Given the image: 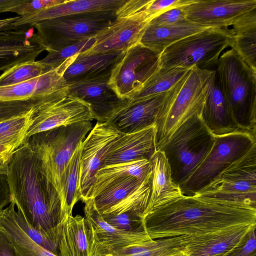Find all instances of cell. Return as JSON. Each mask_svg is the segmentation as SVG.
<instances>
[{
  "label": "cell",
  "instance_id": "obj_1",
  "mask_svg": "<svg viewBox=\"0 0 256 256\" xmlns=\"http://www.w3.org/2000/svg\"><path fill=\"white\" fill-rule=\"evenodd\" d=\"M142 221L148 236L156 240L255 224L256 209L196 195H182L152 211Z\"/></svg>",
  "mask_w": 256,
  "mask_h": 256
},
{
  "label": "cell",
  "instance_id": "obj_2",
  "mask_svg": "<svg viewBox=\"0 0 256 256\" xmlns=\"http://www.w3.org/2000/svg\"><path fill=\"white\" fill-rule=\"evenodd\" d=\"M12 200L28 224L57 250L61 200L27 139L15 151L7 170Z\"/></svg>",
  "mask_w": 256,
  "mask_h": 256
},
{
  "label": "cell",
  "instance_id": "obj_3",
  "mask_svg": "<svg viewBox=\"0 0 256 256\" xmlns=\"http://www.w3.org/2000/svg\"><path fill=\"white\" fill-rule=\"evenodd\" d=\"M216 68L235 124L256 137V70L232 48L220 55Z\"/></svg>",
  "mask_w": 256,
  "mask_h": 256
},
{
  "label": "cell",
  "instance_id": "obj_4",
  "mask_svg": "<svg viewBox=\"0 0 256 256\" xmlns=\"http://www.w3.org/2000/svg\"><path fill=\"white\" fill-rule=\"evenodd\" d=\"M91 121L63 126L27 138L44 174L62 199L68 164L74 150L92 130Z\"/></svg>",
  "mask_w": 256,
  "mask_h": 256
},
{
  "label": "cell",
  "instance_id": "obj_5",
  "mask_svg": "<svg viewBox=\"0 0 256 256\" xmlns=\"http://www.w3.org/2000/svg\"><path fill=\"white\" fill-rule=\"evenodd\" d=\"M204 102V70L194 67L166 94L154 124L156 150L186 120L201 116Z\"/></svg>",
  "mask_w": 256,
  "mask_h": 256
},
{
  "label": "cell",
  "instance_id": "obj_6",
  "mask_svg": "<svg viewBox=\"0 0 256 256\" xmlns=\"http://www.w3.org/2000/svg\"><path fill=\"white\" fill-rule=\"evenodd\" d=\"M230 28H210L185 37L166 48L159 56L160 68L214 70L220 55L232 46Z\"/></svg>",
  "mask_w": 256,
  "mask_h": 256
},
{
  "label": "cell",
  "instance_id": "obj_7",
  "mask_svg": "<svg viewBox=\"0 0 256 256\" xmlns=\"http://www.w3.org/2000/svg\"><path fill=\"white\" fill-rule=\"evenodd\" d=\"M214 134L200 115H194L184 122L160 150L170 164L173 182L180 186L210 150Z\"/></svg>",
  "mask_w": 256,
  "mask_h": 256
},
{
  "label": "cell",
  "instance_id": "obj_8",
  "mask_svg": "<svg viewBox=\"0 0 256 256\" xmlns=\"http://www.w3.org/2000/svg\"><path fill=\"white\" fill-rule=\"evenodd\" d=\"M194 195L256 209V144Z\"/></svg>",
  "mask_w": 256,
  "mask_h": 256
},
{
  "label": "cell",
  "instance_id": "obj_9",
  "mask_svg": "<svg viewBox=\"0 0 256 256\" xmlns=\"http://www.w3.org/2000/svg\"><path fill=\"white\" fill-rule=\"evenodd\" d=\"M214 136L208 152L179 186L182 195L199 192L256 144V137L241 130Z\"/></svg>",
  "mask_w": 256,
  "mask_h": 256
},
{
  "label": "cell",
  "instance_id": "obj_10",
  "mask_svg": "<svg viewBox=\"0 0 256 256\" xmlns=\"http://www.w3.org/2000/svg\"><path fill=\"white\" fill-rule=\"evenodd\" d=\"M116 12L60 16L40 22L33 26L37 30L36 36L48 52L95 37L114 20Z\"/></svg>",
  "mask_w": 256,
  "mask_h": 256
},
{
  "label": "cell",
  "instance_id": "obj_11",
  "mask_svg": "<svg viewBox=\"0 0 256 256\" xmlns=\"http://www.w3.org/2000/svg\"><path fill=\"white\" fill-rule=\"evenodd\" d=\"M152 0H126L116 10L114 20L95 36L88 54L125 52L140 43L150 21L146 11Z\"/></svg>",
  "mask_w": 256,
  "mask_h": 256
},
{
  "label": "cell",
  "instance_id": "obj_12",
  "mask_svg": "<svg viewBox=\"0 0 256 256\" xmlns=\"http://www.w3.org/2000/svg\"><path fill=\"white\" fill-rule=\"evenodd\" d=\"M34 110L26 139L61 126L94 120L88 106L70 96L66 86L42 98L34 105Z\"/></svg>",
  "mask_w": 256,
  "mask_h": 256
},
{
  "label": "cell",
  "instance_id": "obj_13",
  "mask_svg": "<svg viewBox=\"0 0 256 256\" xmlns=\"http://www.w3.org/2000/svg\"><path fill=\"white\" fill-rule=\"evenodd\" d=\"M159 55L140 43L128 49L112 68L108 84L120 98L131 100L160 68Z\"/></svg>",
  "mask_w": 256,
  "mask_h": 256
},
{
  "label": "cell",
  "instance_id": "obj_14",
  "mask_svg": "<svg viewBox=\"0 0 256 256\" xmlns=\"http://www.w3.org/2000/svg\"><path fill=\"white\" fill-rule=\"evenodd\" d=\"M123 134L110 122H97L82 142L80 166V192L84 202L91 198L97 172Z\"/></svg>",
  "mask_w": 256,
  "mask_h": 256
},
{
  "label": "cell",
  "instance_id": "obj_15",
  "mask_svg": "<svg viewBox=\"0 0 256 256\" xmlns=\"http://www.w3.org/2000/svg\"><path fill=\"white\" fill-rule=\"evenodd\" d=\"M110 74L108 72L66 83L68 94L86 104L97 122H108L127 100L120 98L110 86Z\"/></svg>",
  "mask_w": 256,
  "mask_h": 256
},
{
  "label": "cell",
  "instance_id": "obj_16",
  "mask_svg": "<svg viewBox=\"0 0 256 256\" xmlns=\"http://www.w3.org/2000/svg\"><path fill=\"white\" fill-rule=\"evenodd\" d=\"M255 8L256 0H193L182 6L189 22L220 28H228L242 15Z\"/></svg>",
  "mask_w": 256,
  "mask_h": 256
},
{
  "label": "cell",
  "instance_id": "obj_17",
  "mask_svg": "<svg viewBox=\"0 0 256 256\" xmlns=\"http://www.w3.org/2000/svg\"><path fill=\"white\" fill-rule=\"evenodd\" d=\"M204 74L205 102L201 114L204 122L216 136L240 130L233 120L216 70H204Z\"/></svg>",
  "mask_w": 256,
  "mask_h": 256
},
{
  "label": "cell",
  "instance_id": "obj_18",
  "mask_svg": "<svg viewBox=\"0 0 256 256\" xmlns=\"http://www.w3.org/2000/svg\"><path fill=\"white\" fill-rule=\"evenodd\" d=\"M84 202V217L90 229L91 250L119 248L152 240L146 232H126L108 223L96 210L92 198Z\"/></svg>",
  "mask_w": 256,
  "mask_h": 256
},
{
  "label": "cell",
  "instance_id": "obj_19",
  "mask_svg": "<svg viewBox=\"0 0 256 256\" xmlns=\"http://www.w3.org/2000/svg\"><path fill=\"white\" fill-rule=\"evenodd\" d=\"M166 92L140 100H126L108 122L123 134L154 125Z\"/></svg>",
  "mask_w": 256,
  "mask_h": 256
},
{
  "label": "cell",
  "instance_id": "obj_20",
  "mask_svg": "<svg viewBox=\"0 0 256 256\" xmlns=\"http://www.w3.org/2000/svg\"><path fill=\"white\" fill-rule=\"evenodd\" d=\"M256 223L186 236L184 252L188 256H222L236 246Z\"/></svg>",
  "mask_w": 256,
  "mask_h": 256
},
{
  "label": "cell",
  "instance_id": "obj_21",
  "mask_svg": "<svg viewBox=\"0 0 256 256\" xmlns=\"http://www.w3.org/2000/svg\"><path fill=\"white\" fill-rule=\"evenodd\" d=\"M126 0H68L38 12L20 16L12 27L33 26L34 24L56 18L90 12H116Z\"/></svg>",
  "mask_w": 256,
  "mask_h": 256
},
{
  "label": "cell",
  "instance_id": "obj_22",
  "mask_svg": "<svg viewBox=\"0 0 256 256\" xmlns=\"http://www.w3.org/2000/svg\"><path fill=\"white\" fill-rule=\"evenodd\" d=\"M66 85L62 74L56 69L50 70L27 81L0 87V103H36L44 97L66 87Z\"/></svg>",
  "mask_w": 256,
  "mask_h": 256
},
{
  "label": "cell",
  "instance_id": "obj_23",
  "mask_svg": "<svg viewBox=\"0 0 256 256\" xmlns=\"http://www.w3.org/2000/svg\"><path fill=\"white\" fill-rule=\"evenodd\" d=\"M155 125L122 134L106 160L104 166L142 159L150 160L156 152Z\"/></svg>",
  "mask_w": 256,
  "mask_h": 256
},
{
  "label": "cell",
  "instance_id": "obj_24",
  "mask_svg": "<svg viewBox=\"0 0 256 256\" xmlns=\"http://www.w3.org/2000/svg\"><path fill=\"white\" fill-rule=\"evenodd\" d=\"M150 161V193L144 217L155 209L182 196L179 186L172 180L170 166L164 152L161 150H156Z\"/></svg>",
  "mask_w": 256,
  "mask_h": 256
},
{
  "label": "cell",
  "instance_id": "obj_25",
  "mask_svg": "<svg viewBox=\"0 0 256 256\" xmlns=\"http://www.w3.org/2000/svg\"><path fill=\"white\" fill-rule=\"evenodd\" d=\"M58 256H91L88 224L80 215L70 216L58 228Z\"/></svg>",
  "mask_w": 256,
  "mask_h": 256
},
{
  "label": "cell",
  "instance_id": "obj_26",
  "mask_svg": "<svg viewBox=\"0 0 256 256\" xmlns=\"http://www.w3.org/2000/svg\"><path fill=\"white\" fill-rule=\"evenodd\" d=\"M125 52L79 54L73 58L64 71V78L66 83H68L86 77L110 72Z\"/></svg>",
  "mask_w": 256,
  "mask_h": 256
},
{
  "label": "cell",
  "instance_id": "obj_27",
  "mask_svg": "<svg viewBox=\"0 0 256 256\" xmlns=\"http://www.w3.org/2000/svg\"><path fill=\"white\" fill-rule=\"evenodd\" d=\"M210 28L186 20L173 24L156 26L148 24L140 43L158 55L174 42L191 34Z\"/></svg>",
  "mask_w": 256,
  "mask_h": 256
},
{
  "label": "cell",
  "instance_id": "obj_28",
  "mask_svg": "<svg viewBox=\"0 0 256 256\" xmlns=\"http://www.w3.org/2000/svg\"><path fill=\"white\" fill-rule=\"evenodd\" d=\"M232 26L231 48L256 70V8L241 16Z\"/></svg>",
  "mask_w": 256,
  "mask_h": 256
},
{
  "label": "cell",
  "instance_id": "obj_29",
  "mask_svg": "<svg viewBox=\"0 0 256 256\" xmlns=\"http://www.w3.org/2000/svg\"><path fill=\"white\" fill-rule=\"evenodd\" d=\"M15 203L0 210V232L10 240L21 256H57L33 241L21 228L14 215Z\"/></svg>",
  "mask_w": 256,
  "mask_h": 256
},
{
  "label": "cell",
  "instance_id": "obj_30",
  "mask_svg": "<svg viewBox=\"0 0 256 256\" xmlns=\"http://www.w3.org/2000/svg\"><path fill=\"white\" fill-rule=\"evenodd\" d=\"M143 180L128 176L95 184L91 198L96 210L102 214L126 198Z\"/></svg>",
  "mask_w": 256,
  "mask_h": 256
},
{
  "label": "cell",
  "instance_id": "obj_31",
  "mask_svg": "<svg viewBox=\"0 0 256 256\" xmlns=\"http://www.w3.org/2000/svg\"><path fill=\"white\" fill-rule=\"evenodd\" d=\"M82 142L79 144L74 150L66 168L64 194L61 202L62 222L72 216L74 206L78 200H81L80 192V166Z\"/></svg>",
  "mask_w": 256,
  "mask_h": 256
},
{
  "label": "cell",
  "instance_id": "obj_32",
  "mask_svg": "<svg viewBox=\"0 0 256 256\" xmlns=\"http://www.w3.org/2000/svg\"><path fill=\"white\" fill-rule=\"evenodd\" d=\"M191 69L178 67L160 68L129 100H142L168 92Z\"/></svg>",
  "mask_w": 256,
  "mask_h": 256
},
{
  "label": "cell",
  "instance_id": "obj_33",
  "mask_svg": "<svg viewBox=\"0 0 256 256\" xmlns=\"http://www.w3.org/2000/svg\"><path fill=\"white\" fill-rule=\"evenodd\" d=\"M34 114L33 106L22 113L0 120V144L18 148L26 139Z\"/></svg>",
  "mask_w": 256,
  "mask_h": 256
},
{
  "label": "cell",
  "instance_id": "obj_34",
  "mask_svg": "<svg viewBox=\"0 0 256 256\" xmlns=\"http://www.w3.org/2000/svg\"><path fill=\"white\" fill-rule=\"evenodd\" d=\"M150 172V162L146 159L107 165L97 172L94 185L128 176H134L143 180Z\"/></svg>",
  "mask_w": 256,
  "mask_h": 256
},
{
  "label": "cell",
  "instance_id": "obj_35",
  "mask_svg": "<svg viewBox=\"0 0 256 256\" xmlns=\"http://www.w3.org/2000/svg\"><path fill=\"white\" fill-rule=\"evenodd\" d=\"M94 42L95 37H92L58 50H49L46 56L39 61L48 70L57 69L64 74L73 58L90 50Z\"/></svg>",
  "mask_w": 256,
  "mask_h": 256
},
{
  "label": "cell",
  "instance_id": "obj_36",
  "mask_svg": "<svg viewBox=\"0 0 256 256\" xmlns=\"http://www.w3.org/2000/svg\"><path fill=\"white\" fill-rule=\"evenodd\" d=\"M49 70L39 60H29L16 64L0 76V87L8 86L39 76Z\"/></svg>",
  "mask_w": 256,
  "mask_h": 256
},
{
  "label": "cell",
  "instance_id": "obj_37",
  "mask_svg": "<svg viewBox=\"0 0 256 256\" xmlns=\"http://www.w3.org/2000/svg\"><path fill=\"white\" fill-rule=\"evenodd\" d=\"M104 220L116 228L126 232H146L142 218L128 208H110L100 214Z\"/></svg>",
  "mask_w": 256,
  "mask_h": 256
},
{
  "label": "cell",
  "instance_id": "obj_38",
  "mask_svg": "<svg viewBox=\"0 0 256 256\" xmlns=\"http://www.w3.org/2000/svg\"><path fill=\"white\" fill-rule=\"evenodd\" d=\"M186 236L150 240L138 252L128 256H164L184 251Z\"/></svg>",
  "mask_w": 256,
  "mask_h": 256
},
{
  "label": "cell",
  "instance_id": "obj_39",
  "mask_svg": "<svg viewBox=\"0 0 256 256\" xmlns=\"http://www.w3.org/2000/svg\"><path fill=\"white\" fill-rule=\"evenodd\" d=\"M14 215L18 224L33 241L47 250L58 256L56 248L53 244L40 232L30 226L19 210L17 211L14 210Z\"/></svg>",
  "mask_w": 256,
  "mask_h": 256
},
{
  "label": "cell",
  "instance_id": "obj_40",
  "mask_svg": "<svg viewBox=\"0 0 256 256\" xmlns=\"http://www.w3.org/2000/svg\"><path fill=\"white\" fill-rule=\"evenodd\" d=\"M256 224L233 248L222 256H256Z\"/></svg>",
  "mask_w": 256,
  "mask_h": 256
},
{
  "label": "cell",
  "instance_id": "obj_41",
  "mask_svg": "<svg viewBox=\"0 0 256 256\" xmlns=\"http://www.w3.org/2000/svg\"><path fill=\"white\" fill-rule=\"evenodd\" d=\"M66 0H24L12 8L9 12H16L20 16L32 14L65 2Z\"/></svg>",
  "mask_w": 256,
  "mask_h": 256
},
{
  "label": "cell",
  "instance_id": "obj_42",
  "mask_svg": "<svg viewBox=\"0 0 256 256\" xmlns=\"http://www.w3.org/2000/svg\"><path fill=\"white\" fill-rule=\"evenodd\" d=\"M187 20L182 6L166 10L153 18L148 22L150 24L164 26L173 24Z\"/></svg>",
  "mask_w": 256,
  "mask_h": 256
},
{
  "label": "cell",
  "instance_id": "obj_43",
  "mask_svg": "<svg viewBox=\"0 0 256 256\" xmlns=\"http://www.w3.org/2000/svg\"><path fill=\"white\" fill-rule=\"evenodd\" d=\"M193 0H152L146 7L147 12L152 18L162 12L191 3Z\"/></svg>",
  "mask_w": 256,
  "mask_h": 256
},
{
  "label": "cell",
  "instance_id": "obj_44",
  "mask_svg": "<svg viewBox=\"0 0 256 256\" xmlns=\"http://www.w3.org/2000/svg\"><path fill=\"white\" fill-rule=\"evenodd\" d=\"M8 168H0V210L12 201L7 176Z\"/></svg>",
  "mask_w": 256,
  "mask_h": 256
},
{
  "label": "cell",
  "instance_id": "obj_45",
  "mask_svg": "<svg viewBox=\"0 0 256 256\" xmlns=\"http://www.w3.org/2000/svg\"><path fill=\"white\" fill-rule=\"evenodd\" d=\"M0 256H21L10 238L0 232Z\"/></svg>",
  "mask_w": 256,
  "mask_h": 256
},
{
  "label": "cell",
  "instance_id": "obj_46",
  "mask_svg": "<svg viewBox=\"0 0 256 256\" xmlns=\"http://www.w3.org/2000/svg\"><path fill=\"white\" fill-rule=\"evenodd\" d=\"M18 148L13 146L0 144V168H8Z\"/></svg>",
  "mask_w": 256,
  "mask_h": 256
},
{
  "label": "cell",
  "instance_id": "obj_47",
  "mask_svg": "<svg viewBox=\"0 0 256 256\" xmlns=\"http://www.w3.org/2000/svg\"><path fill=\"white\" fill-rule=\"evenodd\" d=\"M24 1V0H0V13L9 12L12 8Z\"/></svg>",
  "mask_w": 256,
  "mask_h": 256
},
{
  "label": "cell",
  "instance_id": "obj_48",
  "mask_svg": "<svg viewBox=\"0 0 256 256\" xmlns=\"http://www.w3.org/2000/svg\"><path fill=\"white\" fill-rule=\"evenodd\" d=\"M20 16L0 20V32L12 30V24L18 19Z\"/></svg>",
  "mask_w": 256,
  "mask_h": 256
},
{
  "label": "cell",
  "instance_id": "obj_49",
  "mask_svg": "<svg viewBox=\"0 0 256 256\" xmlns=\"http://www.w3.org/2000/svg\"><path fill=\"white\" fill-rule=\"evenodd\" d=\"M164 256H188L184 251L178 252Z\"/></svg>",
  "mask_w": 256,
  "mask_h": 256
}]
</instances>
